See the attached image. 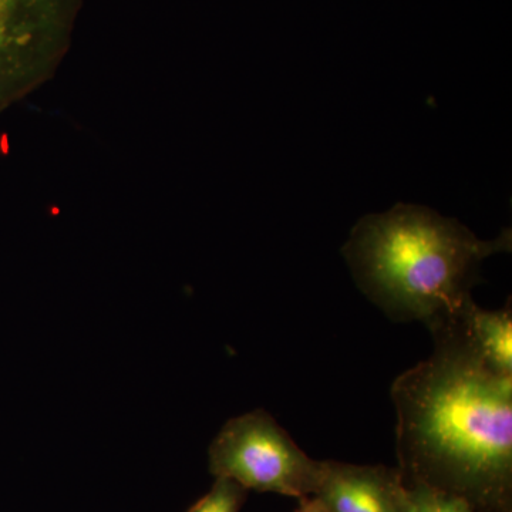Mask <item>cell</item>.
Instances as JSON below:
<instances>
[{"label":"cell","instance_id":"2","mask_svg":"<svg viewBox=\"0 0 512 512\" xmlns=\"http://www.w3.org/2000/svg\"><path fill=\"white\" fill-rule=\"evenodd\" d=\"M511 229L483 241L420 205L397 204L357 222L342 252L356 284L390 319L429 329L473 301L481 262L510 251Z\"/></svg>","mask_w":512,"mask_h":512},{"label":"cell","instance_id":"6","mask_svg":"<svg viewBox=\"0 0 512 512\" xmlns=\"http://www.w3.org/2000/svg\"><path fill=\"white\" fill-rule=\"evenodd\" d=\"M467 339L494 372L512 376V311H485L470 301L457 315Z\"/></svg>","mask_w":512,"mask_h":512},{"label":"cell","instance_id":"4","mask_svg":"<svg viewBox=\"0 0 512 512\" xmlns=\"http://www.w3.org/2000/svg\"><path fill=\"white\" fill-rule=\"evenodd\" d=\"M83 0H0V113L59 70Z\"/></svg>","mask_w":512,"mask_h":512},{"label":"cell","instance_id":"8","mask_svg":"<svg viewBox=\"0 0 512 512\" xmlns=\"http://www.w3.org/2000/svg\"><path fill=\"white\" fill-rule=\"evenodd\" d=\"M247 495L248 491L235 481L218 477L211 490L187 512H239L244 507Z\"/></svg>","mask_w":512,"mask_h":512},{"label":"cell","instance_id":"9","mask_svg":"<svg viewBox=\"0 0 512 512\" xmlns=\"http://www.w3.org/2000/svg\"><path fill=\"white\" fill-rule=\"evenodd\" d=\"M295 512H326V510L318 498L311 495V497H303L299 500V507Z\"/></svg>","mask_w":512,"mask_h":512},{"label":"cell","instance_id":"1","mask_svg":"<svg viewBox=\"0 0 512 512\" xmlns=\"http://www.w3.org/2000/svg\"><path fill=\"white\" fill-rule=\"evenodd\" d=\"M430 332L433 355L392 384L403 483L512 512V376L485 365L457 316Z\"/></svg>","mask_w":512,"mask_h":512},{"label":"cell","instance_id":"5","mask_svg":"<svg viewBox=\"0 0 512 512\" xmlns=\"http://www.w3.org/2000/svg\"><path fill=\"white\" fill-rule=\"evenodd\" d=\"M313 497L326 512H404L406 485L397 467L326 460Z\"/></svg>","mask_w":512,"mask_h":512},{"label":"cell","instance_id":"3","mask_svg":"<svg viewBox=\"0 0 512 512\" xmlns=\"http://www.w3.org/2000/svg\"><path fill=\"white\" fill-rule=\"evenodd\" d=\"M210 471L258 493L311 497L318 488L322 461L313 460L265 410L228 420L210 450Z\"/></svg>","mask_w":512,"mask_h":512},{"label":"cell","instance_id":"7","mask_svg":"<svg viewBox=\"0 0 512 512\" xmlns=\"http://www.w3.org/2000/svg\"><path fill=\"white\" fill-rule=\"evenodd\" d=\"M404 512H480L458 495L436 490L427 485L406 487Z\"/></svg>","mask_w":512,"mask_h":512}]
</instances>
